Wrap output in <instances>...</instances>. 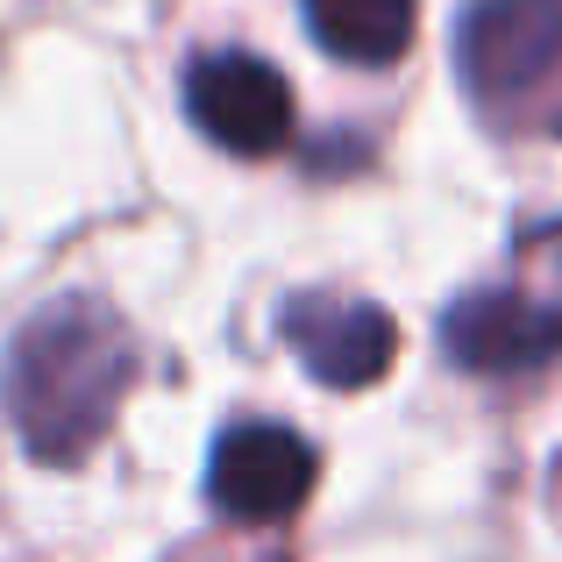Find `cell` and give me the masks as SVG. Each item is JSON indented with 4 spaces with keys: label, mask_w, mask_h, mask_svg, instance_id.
Wrapping results in <instances>:
<instances>
[{
    "label": "cell",
    "mask_w": 562,
    "mask_h": 562,
    "mask_svg": "<svg viewBox=\"0 0 562 562\" xmlns=\"http://www.w3.org/2000/svg\"><path fill=\"white\" fill-rule=\"evenodd\" d=\"M314 477H321L314 441L278 420L228 427L214 441V456H206V498H214L221 520H243V527L292 520L314 498Z\"/></svg>",
    "instance_id": "277c9868"
},
{
    "label": "cell",
    "mask_w": 562,
    "mask_h": 562,
    "mask_svg": "<svg viewBox=\"0 0 562 562\" xmlns=\"http://www.w3.org/2000/svg\"><path fill=\"white\" fill-rule=\"evenodd\" d=\"M527 263H535L541 278H549V300L562 306V221H549V228L527 243Z\"/></svg>",
    "instance_id": "ba28073f"
},
{
    "label": "cell",
    "mask_w": 562,
    "mask_h": 562,
    "mask_svg": "<svg viewBox=\"0 0 562 562\" xmlns=\"http://www.w3.org/2000/svg\"><path fill=\"white\" fill-rule=\"evenodd\" d=\"M136 384V335L93 292L50 300L8 349V420L36 463H79L114 427V406Z\"/></svg>",
    "instance_id": "6da1fadb"
},
{
    "label": "cell",
    "mask_w": 562,
    "mask_h": 562,
    "mask_svg": "<svg viewBox=\"0 0 562 562\" xmlns=\"http://www.w3.org/2000/svg\"><path fill=\"white\" fill-rule=\"evenodd\" d=\"M285 342L300 349L306 378L328 384V392H363V384H378L392 371L398 357V328L392 314L371 300H335V292H300V300L285 306Z\"/></svg>",
    "instance_id": "8992f818"
},
{
    "label": "cell",
    "mask_w": 562,
    "mask_h": 562,
    "mask_svg": "<svg viewBox=\"0 0 562 562\" xmlns=\"http://www.w3.org/2000/svg\"><path fill=\"white\" fill-rule=\"evenodd\" d=\"M306 36L342 65H398L413 43V0H306Z\"/></svg>",
    "instance_id": "52a82bcc"
},
{
    "label": "cell",
    "mask_w": 562,
    "mask_h": 562,
    "mask_svg": "<svg viewBox=\"0 0 562 562\" xmlns=\"http://www.w3.org/2000/svg\"><path fill=\"white\" fill-rule=\"evenodd\" d=\"M186 114L235 157H271L292 143V86L257 50H206L186 71Z\"/></svg>",
    "instance_id": "5b68a950"
},
{
    "label": "cell",
    "mask_w": 562,
    "mask_h": 562,
    "mask_svg": "<svg viewBox=\"0 0 562 562\" xmlns=\"http://www.w3.org/2000/svg\"><path fill=\"white\" fill-rule=\"evenodd\" d=\"M441 349L470 378H535L562 363V306L549 292L484 285L441 314Z\"/></svg>",
    "instance_id": "3957f363"
},
{
    "label": "cell",
    "mask_w": 562,
    "mask_h": 562,
    "mask_svg": "<svg viewBox=\"0 0 562 562\" xmlns=\"http://www.w3.org/2000/svg\"><path fill=\"white\" fill-rule=\"evenodd\" d=\"M456 71L492 128L562 136V0H470Z\"/></svg>",
    "instance_id": "7a4b0ae2"
}]
</instances>
